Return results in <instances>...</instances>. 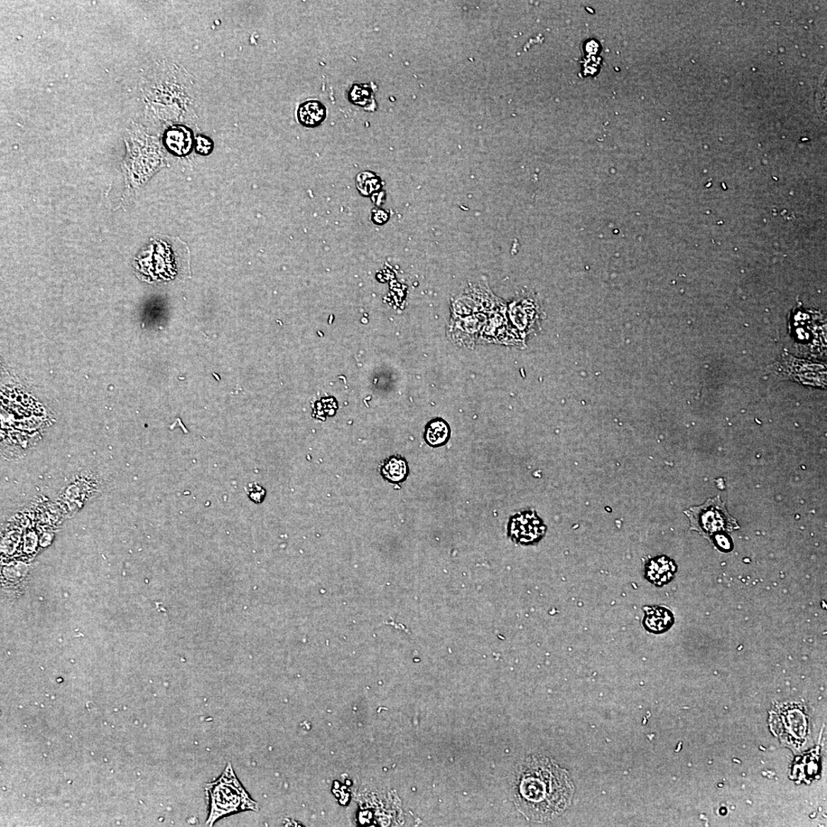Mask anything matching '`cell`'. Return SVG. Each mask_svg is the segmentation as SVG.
<instances>
[{
  "mask_svg": "<svg viewBox=\"0 0 827 827\" xmlns=\"http://www.w3.org/2000/svg\"><path fill=\"white\" fill-rule=\"evenodd\" d=\"M574 791L568 771L550 758L533 756L519 770L515 804L528 820L545 822L569 806Z\"/></svg>",
  "mask_w": 827,
  "mask_h": 827,
  "instance_id": "6da1fadb",
  "label": "cell"
},
{
  "mask_svg": "<svg viewBox=\"0 0 827 827\" xmlns=\"http://www.w3.org/2000/svg\"><path fill=\"white\" fill-rule=\"evenodd\" d=\"M209 799V814L207 823L212 826L222 817L243 811H257L258 806L240 783L233 768L229 764L216 782L206 787Z\"/></svg>",
  "mask_w": 827,
  "mask_h": 827,
  "instance_id": "7a4b0ae2",
  "label": "cell"
},
{
  "mask_svg": "<svg viewBox=\"0 0 827 827\" xmlns=\"http://www.w3.org/2000/svg\"><path fill=\"white\" fill-rule=\"evenodd\" d=\"M684 513L690 519L691 531L698 532L710 541L715 536L739 528L736 519L730 516L719 496L706 500L701 506L691 507Z\"/></svg>",
  "mask_w": 827,
  "mask_h": 827,
  "instance_id": "3957f363",
  "label": "cell"
},
{
  "mask_svg": "<svg viewBox=\"0 0 827 827\" xmlns=\"http://www.w3.org/2000/svg\"><path fill=\"white\" fill-rule=\"evenodd\" d=\"M546 526L534 511H525L511 517L508 524V536L520 545H531L541 540Z\"/></svg>",
  "mask_w": 827,
  "mask_h": 827,
  "instance_id": "277c9868",
  "label": "cell"
},
{
  "mask_svg": "<svg viewBox=\"0 0 827 827\" xmlns=\"http://www.w3.org/2000/svg\"><path fill=\"white\" fill-rule=\"evenodd\" d=\"M165 143L167 148L174 154H188L192 146V135L190 129L184 126H174L166 132Z\"/></svg>",
  "mask_w": 827,
  "mask_h": 827,
  "instance_id": "5b68a950",
  "label": "cell"
},
{
  "mask_svg": "<svg viewBox=\"0 0 827 827\" xmlns=\"http://www.w3.org/2000/svg\"><path fill=\"white\" fill-rule=\"evenodd\" d=\"M676 572L673 561L666 557H656L646 566V577L657 585H663L670 582Z\"/></svg>",
  "mask_w": 827,
  "mask_h": 827,
  "instance_id": "8992f818",
  "label": "cell"
},
{
  "mask_svg": "<svg viewBox=\"0 0 827 827\" xmlns=\"http://www.w3.org/2000/svg\"><path fill=\"white\" fill-rule=\"evenodd\" d=\"M327 117V109L318 100H308L297 111L299 122L304 127H315L321 125Z\"/></svg>",
  "mask_w": 827,
  "mask_h": 827,
  "instance_id": "52a82bcc",
  "label": "cell"
},
{
  "mask_svg": "<svg viewBox=\"0 0 827 827\" xmlns=\"http://www.w3.org/2000/svg\"><path fill=\"white\" fill-rule=\"evenodd\" d=\"M451 434L449 424L441 418H436L426 425L424 439L430 447L438 449L449 443Z\"/></svg>",
  "mask_w": 827,
  "mask_h": 827,
  "instance_id": "ba28073f",
  "label": "cell"
},
{
  "mask_svg": "<svg viewBox=\"0 0 827 827\" xmlns=\"http://www.w3.org/2000/svg\"><path fill=\"white\" fill-rule=\"evenodd\" d=\"M380 472L381 475L388 482L399 485L407 480L410 475V468L405 458L392 456L385 461Z\"/></svg>",
  "mask_w": 827,
  "mask_h": 827,
  "instance_id": "9c48e42d",
  "label": "cell"
},
{
  "mask_svg": "<svg viewBox=\"0 0 827 827\" xmlns=\"http://www.w3.org/2000/svg\"><path fill=\"white\" fill-rule=\"evenodd\" d=\"M644 624L649 631L661 633L673 624L672 613L664 608H645Z\"/></svg>",
  "mask_w": 827,
  "mask_h": 827,
  "instance_id": "30bf717a",
  "label": "cell"
},
{
  "mask_svg": "<svg viewBox=\"0 0 827 827\" xmlns=\"http://www.w3.org/2000/svg\"><path fill=\"white\" fill-rule=\"evenodd\" d=\"M373 90L367 86L354 85L350 92L349 100L353 104L367 108L373 107L374 99Z\"/></svg>",
  "mask_w": 827,
  "mask_h": 827,
  "instance_id": "8fae6325",
  "label": "cell"
},
{
  "mask_svg": "<svg viewBox=\"0 0 827 827\" xmlns=\"http://www.w3.org/2000/svg\"><path fill=\"white\" fill-rule=\"evenodd\" d=\"M248 497L255 504H261L266 496V490L257 482H250L245 487Z\"/></svg>",
  "mask_w": 827,
  "mask_h": 827,
  "instance_id": "7c38bea8",
  "label": "cell"
},
{
  "mask_svg": "<svg viewBox=\"0 0 827 827\" xmlns=\"http://www.w3.org/2000/svg\"><path fill=\"white\" fill-rule=\"evenodd\" d=\"M213 143L209 137L199 136L197 139L196 151L199 154L206 156L212 153Z\"/></svg>",
  "mask_w": 827,
  "mask_h": 827,
  "instance_id": "4fadbf2b",
  "label": "cell"
},
{
  "mask_svg": "<svg viewBox=\"0 0 827 827\" xmlns=\"http://www.w3.org/2000/svg\"><path fill=\"white\" fill-rule=\"evenodd\" d=\"M711 542H715V544L718 545L720 549L723 550L727 551L731 550V543L727 536H724L723 533L715 536L712 538Z\"/></svg>",
  "mask_w": 827,
  "mask_h": 827,
  "instance_id": "5bb4252c",
  "label": "cell"
}]
</instances>
